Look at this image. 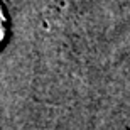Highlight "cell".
Returning <instances> with one entry per match:
<instances>
[{
    "label": "cell",
    "mask_w": 130,
    "mask_h": 130,
    "mask_svg": "<svg viewBox=\"0 0 130 130\" xmlns=\"http://www.w3.org/2000/svg\"><path fill=\"white\" fill-rule=\"evenodd\" d=\"M5 30H7V27H5V14L2 10V7H0V42L5 37Z\"/></svg>",
    "instance_id": "obj_1"
}]
</instances>
